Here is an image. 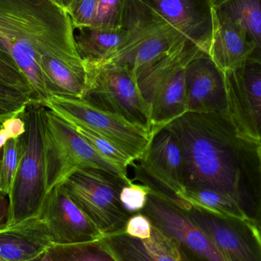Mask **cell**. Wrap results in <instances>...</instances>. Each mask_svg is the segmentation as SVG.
<instances>
[{
	"instance_id": "6da1fadb",
	"label": "cell",
	"mask_w": 261,
	"mask_h": 261,
	"mask_svg": "<svg viewBox=\"0 0 261 261\" xmlns=\"http://www.w3.org/2000/svg\"><path fill=\"white\" fill-rule=\"evenodd\" d=\"M167 126L182 150L184 187L228 195L261 228L259 144L242 135L228 115L187 112Z\"/></svg>"
},
{
	"instance_id": "7a4b0ae2",
	"label": "cell",
	"mask_w": 261,
	"mask_h": 261,
	"mask_svg": "<svg viewBox=\"0 0 261 261\" xmlns=\"http://www.w3.org/2000/svg\"><path fill=\"white\" fill-rule=\"evenodd\" d=\"M0 41L41 103L49 97L41 57L81 58L71 19L54 0H0Z\"/></svg>"
},
{
	"instance_id": "3957f363",
	"label": "cell",
	"mask_w": 261,
	"mask_h": 261,
	"mask_svg": "<svg viewBox=\"0 0 261 261\" xmlns=\"http://www.w3.org/2000/svg\"><path fill=\"white\" fill-rule=\"evenodd\" d=\"M41 120L47 193L81 169H99L130 180L128 172L102 158L70 124L44 106Z\"/></svg>"
},
{
	"instance_id": "277c9868",
	"label": "cell",
	"mask_w": 261,
	"mask_h": 261,
	"mask_svg": "<svg viewBox=\"0 0 261 261\" xmlns=\"http://www.w3.org/2000/svg\"><path fill=\"white\" fill-rule=\"evenodd\" d=\"M43 105L32 101L23 113L25 147L9 192L7 226L38 217L47 194L43 144Z\"/></svg>"
},
{
	"instance_id": "5b68a950",
	"label": "cell",
	"mask_w": 261,
	"mask_h": 261,
	"mask_svg": "<svg viewBox=\"0 0 261 261\" xmlns=\"http://www.w3.org/2000/svg\"><path fill=\"white\" fill-rule=\"evenodd\" d=\"M122 28L128 33L125 42L111 58L99 62L126 66L135 76L187 38L140 0H126Z\"/></svg>"
},
{
	"instance_id": "8992f818",
	"label": "cell",
	"mask_w": 261,
	"mask_h": 261,
	"mask_svg": "<svg viewBox=\"0 0 261 261\" xmlns=\"http://www.w3.org/2000/svg\"><path fill=\"white\" fill-rule=\"evenodd\" d=\"M83 61L87 87L82 99L150 132V111L135 73L120 64Z\"/></svg>"
},
{
	"instance_id": "52a82bcc",
	"label": "cell",
	"mask_w": 261,
	"mask_h": 261,
	"mask_svg": "<svg viewBox=\"0 0 261 261\" xmlns=\"http://www.w3.org/2000/svg\"><path fill=\"white\" fill-rule=\"evenodd\" d=\"M125 180L96 168L81 169L64 184V191L103 236L122 232L132 216L120 201Z\"/></svg>"
},
{
	"instance_id": "ba28073f",
	"label": "cell",
	"mask_w": 261,
	"mask_h": 261,
	"mask_svg": "<svg viewBox=\"0 0 261 261\" xmlns=\"http://www.w3.org/2000/svg\"><path fill=\"white\" fill-rule=\"evenodd\" d=\"M68 123L87 127L104 137L133 160L140 159L150 142L151 134L121 116L70 96H49L42 104Z\"/></svg>"
},
{
	"instance_id": "9c48e42d",
	"label": "cell",
	"mask_w": 261,
	"mask_h": 261,
	"mask_svg": "<svg viewBox=\"0 0 261 261\" xmlns=\"http://www.w3.org/2000/svg\"><path fill=\"white\" fill-rule=\"evenodd\" d=\"M148 187L150 193L141 213L150 219L153 226L179 242L199 261H228L187 212L176 203L175 196Z\"/></svg>"
},
{
	"instance_id": "30bf717a",
	"label": "cell",
	"mask_w": 261,
	"mask_h": 261,
	"mask_svg": "<svg viewBox=\"0 0 261 261\" xmlns=\"http://www.w3.org/2000/svg\"><path fill=\"white\" fill-rule=\"evenodd\" d=\"M178 205L228 261H261V228L255 222L205 211L182 199Z\"/></svg>"
},
{
	"instance_id": "8fae6325",
	"label": "cell",
	"mask_w": 261,
	"mask_h": 261,
	"mask_svg": "<svg viewBox=\"0 0 261 261\" xmlns=\"http://www.w3.org/2000/svg\"><path fill=\"white\" fill-rule=\"evenodd\" d=\"M132 166L136 179L172 196L184 187V158L174 134L167 126L152 134L142 156Z\"/></svg>"
},
{
	"instance_id": "7c38bea8",
	"label": "cell",
	"mask_w": 261,
	"mask_h": 261,
	"mask_svg": "<svg viewBox=\"0 0 261 261\" xmlns=\"http://www.w3.org/2000/svg\"><path fill=\"white\" fill-rule=\"evenodd\" d=\"M228 116L239 132L261 143V64L248 60L225 72Z\"/></svg>"
},
{
	"instance_id": "4fadbf2b",
	"label": "cell",
	"mask_w": 261,
	"mask_h": 261,
	"mask_svg": "<svg viewBox=\"0 0 261 261\" xmlns=\"http://www.w3.org/2000/svg\"><path fill=\"white\" fill-rule=\"evenodd\" d=\"M38 217L53 245L97 242L104 236L70 199L62 185L46 194Z\"/></svg>"
},
{
	"instance_id": "5bb4252c",
	"label": "cell",
	"mask_w": 261,
	"mask_h": 261,
	"mask_svg": "<svg viewBox=\"0 0 261 261\" xmlns=\"http://www.w3.org/2000/svg\"><path fill=\"white\" fill-rule=\"evenodd\" d=\"M187 112L228 115L225 73L205 52L189 62L185 68Z\"/></svg>"
},
{
	"instance_id": "9a60e30c",
	"label": "cell",
	"mask_w": 261,
	"mask_h": 261,
	"mask_svg": "<svg viewBox=\"0 0 261 261\" xmlns=\"http://www.w3.org/2000/svg\"><path fill=\"white\" fill-rule=\"evenodd\" d=\"M202 51L210 53L213 32L212 0H140Z\"/></svg>"
},
{
	"instance_id": "2e32d148",
	"label": "cell",
	"mask_w": 261,
	"mask_h": 261,
	"mask_svg": "<svg viewBox=\"0 0 261 261\" xmlns=\"http://www.w3.org/2000/svg\"><path fill=\"white\" fill-rule=\"evenodd\" d=\"M99 243L115 261H199L154 226L145 240L134 239L122 231L106 234Z\"/></svg>"
},
{
	"instance_id": "e0dca14e",
	"label": "cell",
	"mask_w": 261,
	"mask_h": 261,
	"mask_svg": "<svg viewBox=\"0 0 261 261\" xmlns=\"http://www.w3.org/2000/svg\"><path fill=\"white\" fill-rule=\"evenodd\" d=\"M202 52L193 41L184 38L161 58L137 73L138 87L148 109L156 92Z\"/></svg>"
},
{
	"instance_id": "ac0fdd59",
	"label": "cell",
	"mask_w": 261,
	"mask_h": 261,
	"mask_svg": "<svg viewBox=\"0 0 261 261\" xmlns=\"http://www.w3.org/2000/svg\"><path fill=\"white\" fill-rule=\"evenodd\" d=\"M53 245L39 218L0 229V257L5 261H29Z\"/></svg>"
},
{
	"instance_id": "d6986e66",
	"label": "cell",
	"mask_w": 261,
	"mask_h": 261,
	"mask_svg": "<svg viewBox=\"0 0 261 261\" xmlns=\"http://www.w3.org/2000/svg\"><path fill=\"white\" fill-rule=\"evenodd\" d=\"M213 15V32L210 56L224 72L234 70L251 58L252 43L239 24Z\"/></svg>"
},
{
	"instance_id": "ffe728a7",
	"label": "cell",
	"mask_w": 261,
	"mask_h": 261,
	"mask_svg": "<svg viewBox=\"0 0 261 261\" xmlns=\"http://www.w3.org/2000/svg\"><path fill=\"white\" fill-rule=\"evenodd\" d=\"M40 66L49 96L82 99L87 87V72L82 59L44 55L40 58Z\"/></svg>"
},
{
	"instance_id": "44dd1931",
	"label": "cell",
	"mask_w": 261,
	"mask_h": 261,
	"mask_svg": "<svg viewBox=\"0 0 261 261\" xmlns=\"http://www.w3.org/2000/svg\"><path fill=\"white\" fill-rule=\"evenodd\" d=\"M214 15L239 24L254 50L249 60L261 64V0H212Z\"/></svg>"
},
{
	"instance_id": "7402d4cb",
	"label": "cell",
	"mask_w": 261,
	"mask_h": 261,
	"mask_svg": "<svg viewBox=\"0 0 261 261\" xmlns=\"http://www.w3.org/2000/svg\"><path fill=\"white\" fill-rule=\"evenodd\" d=\"M76 50L83 61H102L117 52L128 37L125 29L79 27L73 29Z\"/></svg>"
},
{
	"instance_id": "603a6c76",
	"label": "cell",
	"mask_w": 261,
	"mask_h": 261,
	"mask_svg": "<svg viewBox=\"0 0 261 261\" xmlns=\"http://www.w3.org/2000/svg\"><path fill=\"white\" fill-rule=\"evenodd\" d=\"M176 197L188 202L192 206L205 211L248 220L240 207L231 198L214 189L184 187Z\"/></svg>"
},
{
	"instance_id": "cb8c5ba5",
	"label": "cell",
	"mask_w": 261,
	"mask_h": 261,
	"mask_svg": "<svg viewBox=\"0 0 261 261\" xmlns=\"http://www.w3.org/2000/svg\"><path fill=\"white\" fill-rule=\"evenodd\" d=\"M47 252L53 261H115L99 241L52 245Z\"/></svg>"
},
{
	"instance_id": "d4e9b609",
	"label": "cell",
	"mask_w": 261,
	"mask_h": 261,
	"mask_svg": "<svg viewBox=\"0 0 261 261\" xmlns=\"http://www.w3.org/2000/svg\"><path fill=\"white\" fill-rule=\"evenodd\" d=\"M25 147L24 133L6 141L0 167V194L8 196Z\"/></svg>"
},
{
	"instance_id": "484cf974",
	"label": "cell",
	"mask_w": 261,
	"mask_h": 261,
	"mask_svg": "<svg viewBox=\"0 0 261 261\" xmlns=\"http://www.w3.org/2000/svg\"><path fill=\"white\" fill-rule=\"evenodd\" d=\"M70 124V123H69ZM77 133L82 137L83 139L90 144L92 148L94 149L99 155L108 160L110 162L117 165L122 170L127 171L128 166H132L134 164L133 160L128 155L119 150L117 147L112 144L110 141L98 135L87 127L83 125L70 124Z\"/></svg>"
},
{
	"instance_id": "4316f807",
	"label": "cell",
	"mask_w": 261,
	"mask_h": 261,
	"mask_svg": "<svg viewBox=\"0 0 261 261\" xmlns=\"http://www.w3.org/2000/svg\"><path fill=\"white\" fill-rule=\"evenodd\" d=\"M125 3L126 0H96L94 21L92 27L122 29Z\"/></svg>"
},
{
	"instance_id": "83f0119b",
	"label": "cell",
	"mask_w": 261,
	"mask_h": 261,
	"mask_svg": "<svg viewBox=\"0 0 261 261\" xmlns=\"http://www.w3.org/2000/svg\"><path fill=\"white\" fill-rule=\"evenodd\" d=\"M0 83L12 86L38 102L32 86L11 57L0 52Z\"/></svg>"
},
{
	"instance_id": "f1b7e54d",
	"label": "cell",
	"mask_w": 261,
	"mask_h": 261,
	"mask_svg": "<svg viewBox=\"0 0 261 261\" xmlns=\"http://www.w3.org/2000/svg\"><path fill=\"white\" fill-rule=\"evenodd\" d=\"M32 101L30 96L18 89L0 83V117L18 114Z\"/></svg>"
},
{
	"instance_id": "f546056e",
	"label": "cell",
	"mask_w": 261,
	"mask_h": 261,
	"mask_svg": "<svg viewBox=\"0 0 261 261\" xmlns=\"http://www.w3.org/2000/svg\"><path fill=\"white\" fill-rule=\"evenodd\" d=\"M150 188L144 184L130 182L122 187L120 201L124 208L130 215L141 213L147 203Z\"/></svg>"
},
{
	"instance_id": "4dcf8cb0",
	"label": "cell",
	"mask_w": 261,
	"mask_h": 261,
	"mask_svg": "<svg viewBox=\"0 0 261 261\" xmlns=\"http://www.w3.org/2000/svg\"><path fill=\"white\" fill-rule=\"evenodd\" d=\"M96 0H72L65 10L71 19L73 29L92 27L94 21Z\"/></svg>"
},
{
	"instance_id": "1f68e13d",
	"label": "cell",
	"mask_w": 261,
	"mask_h": 261,
	"mask_svg": "<svg viewBox=\"0 0 261 261\" xmlns=\"http://www.w3.org/2000/svg\"><path fill=\"white\" fill-rule=\"evenodd\" d=\"M152 227L150 219L145 215L139 213L130 216L124 231L134 239L145 240L151 236Z\"/></svg>"
},
{
	"instance_id": "d6a6232c",
	"label": "cell",
	"mask_w": 261,
	"mask_h": 261,
	"mask_svg": "<svg viewBox=\"0 0 261 261\" xmlns=\"http://www.w3.org/2000/svg\"><path fill=\"white\" fill-rule=\"evenodd\" d=\"M9 214V197L0 194V229L7 225Z\"/></svg>"
},
{
	"instance_id": "836d02e7",
	"label": "cell",
	"mask_w": 261,
	"mask_h": 261,
	"mask_svg": "<svg viewBox=\"0 0 261 261\" xmlns=\"http://www.w3.org/2000/svg\"><path fill=\"white\" fill-rule=\"evenodd\" d=\"M16 115V114H15ZM11 116H6V117H0V167H1L2 159H3V150H4L5 144L8 140L12 138L10 132L6 129V128H3V122L8 118Z\"/></svg>"
},
{
	"instance_id": "e575fe53",
	"label": "cell",
	"mask_w": 261,
	"mask_h": 261,
	"mask_svg": "<svg viewBox=\"0 0 261 261\" xmlns=\"http://www.w3.org/2000/svg\"><path fill=\"white\" fill-rule=\"evenodd\" d=\"M29 261H53L52 259L50 258V255H49L48 252L47 251L46 252L43 253L41 255L38 256V257H35L33 260H29Z\"/></svg>"
},
{
	"instance_id": "d590c367",
	"label": "cell",
	"mask_w": 261,
	"mask_h": 261,
	"mask_svg": "<svg viewBox=\"0 0 261 261\" xmlns=\"http://www.w3.org/2000/svg\"><path fill=\"white\" fill-rule=\"evenodd\" d=\"M54 1L56 2L58 5H60L61 7H63L65 9L66 8H67V6L70 4V2H71L72 0H54Z\"/></svg>"
},
{
	"instance_id": "8d00e7d4",
	"label": "cell",
	"mask_w": 261,
	"mask_h": 261,
	"mask_svg": "<svg viewBox=\"0 0 261 261\" xmlns=\"http://www.w3.org/2000/svg\"><path fill=\"white\" fill-rule=\"evenodd\" d=\"M259 151H260V158H261V143L259 144Z\"/></svg>"
},
{
	"instance_id": "74e56055",
	"label": "cell",
	"mask_w": 261,
	"mask_h": 261,
	"mask_svg": "<svg viewBox=\"0 0 261 261\" xmlns=\"http://www.w3.org/2000/svg\"><path fill=\"white\" fill-rule=\"evenodd\" d=\"M0 261H5L4 260H3V258H2L1 257H0Z\"/></svg>"
},
{
	"instance_id": "f35d334b",
	"label": "cell",
	"mask_w": 261,
	"mask_h": 261,
	"mask_svg": "<svg viewBox=\"0 0 261 261\" xmlns=\"http://www.w3.org/2000/svg\"><path fill=\"white\" fill-rule=\"evenodd\" d=\"M5 117H6V116H5Z\"/></svg>"
}]
</instances>
